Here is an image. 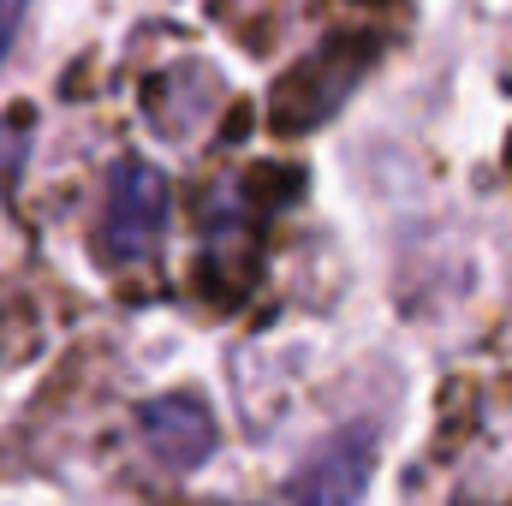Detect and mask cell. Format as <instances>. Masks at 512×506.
I'll return each instance as SVG.
<instances>
[{
	"label": "cell",
	"mask_w": 512,
	"mask_h": 506,
	"mask_svg": "<svg viewBox=\"0 0 512 506\" xmlns=\"http://www.w3.org/2000/svg\"><path fill=\"white\" fill-rule=\"evenodd\" d=\"M167 227V179L149 161H120L108 179V209H102V233L96 245L108 262H137L161 245Z\"/></svg>",
	"instance_id": "6da1fadb"
},
{
	"label": "cell",
	"mask_w": 512,
	"mask_h": 506,
	"mask_svg": "<svg viewBox=\"0 0 512 506\" xmlns=\"http://www.w3.org/2000/svg\"><path fill=\"white\" fill-rule=\"evenodd\" d=\"M376 471V435L340 429L292 471V506H358Z\"/></svg>",
	"instance_id": "7a4b0ae2"
},
{
	"label": "cell",
	"mask_w": 512,
	"mask_h": 506,
	"mask_svg": "<svg viewBox=\"0 0 512 506\" xmlns=\"http://www.w3.org/2000/svg\"><path fill=\"white\" fill-rule=\"evenodd\" d=\"M143 441L167 471H197L215 447V417L191 393H167L143 405Z\"/></svg>",
	"instance_id": "3957f363"
},
{
	"label": "cell",
	"mask_w": 512,
	"mask_h": 506,
	"mask_svg": "<svg viewBox=\"0 0 512 506\" xmlns=\"http://www.w3.org/2000/svg\"><path fill=\"white\" fill-rule=\"evenodd\" d=\"M24 155H30V120L24 114H0V203L18 185V173H24Z\"/></svg>",
	"instance_id": "277c9868"
},
{
	"label": "cell",
	"mask_w": 512,
	"mask_h": 506,
	"mask_svg": "<svg viewBox=\"0 0 512 506\" xmlns=\"http://www.w3.org/2000/svg\"><path fill=\"white\" fill-rule=\"evenodd\" d=\"M18 18H24V0H0V60H6V48H12Z\"/></svg>",
	"instance_id": "5b68a950"
}]
</instances>
